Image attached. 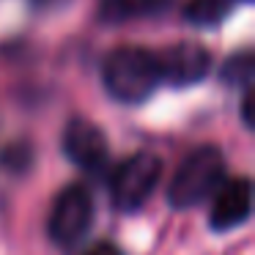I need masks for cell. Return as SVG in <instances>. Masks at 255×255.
Segmentation results:
<instances>
[{
    "mask_svg": "<svg viewBox=\"0 0 255 255\" xmlns=\"http://www.w3.org/2000/svg\"><path fill=\"white\" fill-rule=\"evenodd\" d=\"M85 255H124V253L113 242H99V244H94V247H91Z\"/></svg>",
    "mask_w": 255,
    "mask_h": 255,
    "instance_id": "obj_13",
    "label": "cell"
},
{
    "mask_svg": "<svg viewBox=\"0 0 255 255\" xmlns=\"http://www.w3.org/2000/svg\"><path fill=\"white\" fill-rule=\"evenodd\" d=\"M253 72H255V63H253V52L244 50L231 55L220 69V80L231 88H253Z\"/></svg>",
    "mask_w": 255,
    "mask_h": 255,
    "instance_id": "obj_10",
    "label": "cell"
},
{
    "mask_svg": "<svg viewBox=\"0 0 255 255\" xmlns=\"http://www.w3.org/2000/svg\"><path fill=\"white\" fill-rule=\"evenodd\" d=\"M236 0H189L184 6V19L198 28H214L231 14Z\"/></svg>",
    "mask_w": 255,
    "mask_h": 255,
    "instance_id": "obj_9",
    "label": "cell"
},
{
    "mask_svg": "<svg viewBox=\"0 0 255 255\" xmlns=\"http://www.w3.org/2000/svg\"><path fill=\"white\" fill-rule=\"evenodd\" d=\"M94 225V195L85 184H69L55 195L47 231L50 239L61 247L77 244Z\"/></svg>",
    "mask_w": 255,
    "mask_h": 255,
    "instance_id": "obj_4",
    "label": "cell"
},
{
    "mask_svg": "<svg viewBox=\"0 0 255 255\" xmlns=\"http://www.w3.org/2000/svg\"><path fill=\"white\" fill-rule=\"evenodd\" d=\"M156 66H159V80L170 83L176 88L195 85L209 74L211 55L198 41H178L167 50L156 52Z\"/></svg>",
    "mask_w": 255,
    "mask_h": 255,
    "instance_id": "obj_6",
    "label": "cell"
},
{
    "mask_svg": "<svg viewBox=\"0 0 255 255\" xmlns=\"http://www.w3.org/2000/svg\"><path fill=\"white\" fill-rule=\"evenodd\" d=\"M3 165L11 167V170H25V167L30 165V148L28 145H8L6 151H3Z\"/></svg>",
    "mask_w": 255,
    "mask_h": 255,
    "instance_id": "obj_11",
    "label": "cell"
},
{
    "mask_svg": "<svg viewBox=\"0 0 255 255\" xmlns=\"http://www.w3.org/2000/svg\"><path fill=\"white\" fill-rule=\"evenodd\" d=\"M253 214V181L247 176L222 178V184L214 189V203H211L209 225L214 231H233L244 225Z\"/></svg>",
    "mask_w": 255,
    "mask_h": 255,
    "instance_id": "obj_7",
    "label": "cell"
},
{
    "mask_svg": "<svg viewBox=\"0 0 255 255\" xmlns=\"http://www.w3.org/2000/svg\"><path fill=\"white\" fill-rule=\"evenodd\" d=\"M242 118H244V127L253 129V88H244V99H242Z\"/></svg>",
    "mask_w": 255,
    "mask_h": 255,
    "instance_id": "obj_12",
    "label": "cell"
},
{
    "mask_svg": "<svg viewBox=\"0 0 255 255\" xmlns=\"http://www.w3.org/2000/svg\"><path fill=\"white\" fill-rule=\"evenodd\" d=\"M102 83L107 94L124 105H140L156 91L159 66L156 52L143 47H118L102 63Z\"/></svg>",
    "mask_w": 255,
    "mask_h": 255,
    "instance_id": "obj_1",
    "label": "cell"
},
{
    "mask_svg": "<svg viewBox=\"0 0 255 255\" xmlns=\"http://www.w3.org/2000/svg\"><path fill=\"white\" fill-rule=\"evenodd\" d=\"M61 143L66 159L85 173H102L110 159V145H107L105 132L88 118H72L63 129Z\"/></svg>",
    "mask_w": 255,
    "mask_h": 255,
    "instance_id": "obj_5",
    "label": "cell"
},
{
    "mask_svg": "<svg viewBox=\"0 0 255 255\" xmlns=\"http://www.w3.org/2000/svg\"><path fill=\"white\" fill-rule=\"evenodd\" d=\"M173 0H102V17L107 22H124V19H140L162 14Z\"/></svg>",
    "mask_w": 255,
    "mask_h": 255,
    "instance_id": "obj_8",
    "label": "cell"
},
{
    "mask_svg": "<svg viewBox=\"0 0 255 255\" xmlns=\"http://www.w3.org/2000/svg\"><path fill=\"white\" fill-rule=\"evenodd\" d=\"M222 178H225L222 151L217 145H200L176 167L167 184V203L173 209H192L214 195Z\"/></svg>",
    "mask_w": 255,
    "mask_h": 255,
    "instance_id": "obj_2",
    "label": "cell"
},
{
    "mask_svg": "<svg viewBox=\"0 0 255 255\" xmlns=\"http://www.w3.org/2000/svg\"><path fill=\"white\" fill-rule=\"evenodd\" d=\"M162 178V159L151 151L132 154L118 165V170L110 178V195L116 209L121 211H137L145 206L151 192L156 189Z\"/></svg>",
    "mask_w": 255,
    "mask_h": 255,
    "instance_id": "obj_3",
    "label": "cell"
}]
</instances>
